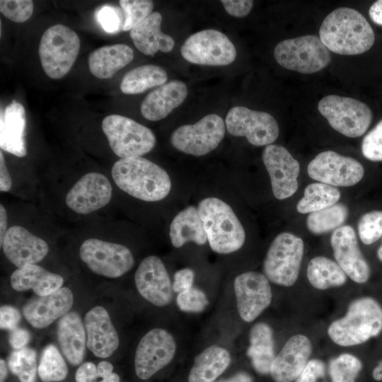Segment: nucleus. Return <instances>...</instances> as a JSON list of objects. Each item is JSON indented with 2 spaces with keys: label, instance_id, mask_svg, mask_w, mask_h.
I'll return each mask as SVG.
<instances>
[{
  "label": "nucleus",
  "instance_id": "obj_1",
  "mask_svg": "<svg viewBox=\"0 0 382 382\" xmlns=\"http://www.w3.org/2000/svg\"><path fill=\"white\" fill-rule=\"evenodd\" d=\"M319 37L329 51L342 55L364 53L375 41L374 30L366 18L347 7L337 8L325 18Z\"/></svg>",
  "mask_w": 382,
  "mask_h": 382
},
{
  "label": "nucleus",
  "instance_id": "obj_2",
  "mask_svg": "<svg viewBox=\"0 0 382 382\" xmlns=\"http://www.w3.org/2000/svg\"><path fill=\"white\" fill-rule=\"evenodd\" d=\"M111 175L120 190L145 202L160 201L166 197L171 190L168 173L141 156L117 160L112 167Z\"/></svg>",
  "mask_w": 382,
  "mask_h": 382
},
{
  "label": "nucleus",
  "instance_id": "obj_3",
  "mask_svg": "<svg viewBox=\"0 0 382 382\" xmlns=\"http://www.w3.org/2000/svg\"><path fill=\"white\" fill-rule=\"evenodd\" d=\"M381 332L382 306L369 296L352 301L346 314L333 321L328 328L331 340L342 347L364 343Z\"/></svg>",
  "mask_w": 382,
  "mask_h": 382
},
{
  "label": "nucleus",
  "instance_id": "obj_4",
  "mask_svg": "<svg viewBox=\"0 0 382 382\" xmlns=\"http://www.w3.org/2000/svg\"><path fill=\"white\" fill-rule=\"evenodd\" d=\"M197 209L211 249L219 254L237 251L244 244L245 232L231 207L222 199L209 197Z\"/></svg>",
  "mask_w": 382,
  "mask_h": 382
},
{
  "label": "nucleus",
  "instance_id": "obj_5",
  "mask_svg": "<svg viewBox=\"0 0 382 382\" xmlns=\"http://www.w3.org/2000/svg\"><path fill=\"white\" fill-rule=\"evenodd\" d=\"M81 46L78 35L62 24H56L42 34L38 53L42 67L48 77L59 79L74 65Z\"/></svg>",
  "mask_w": 382,
  "mask_h": 382
},
{
  "label": "nucleus",
  "instance_id": "obj_6",
  "mask_svg": "<svg viewBox=\"0 0 382 382\" xmlns=\"http://www.w3.org/2000/svg\"><path fill=\"white\" fill-rule=\"evenodd\" d=\"M102 129L111 149L120 158L141 156L156 145L153 132L127 117L110 115L103 119Z\"/></svg>",
  "mask_w": 382,
  "mask_h": 382
},
{
  "label": "nucleus",
  "instance_id": "obj_7",
  "mask_svg": "<svg viewBox=\"0 0 382 382\" xmlns=\"http://www.w3.org/2000/svg\"><path fill=\"white\" fill-rule=\"evenodd\" d=\"M274 56L282 67L306 74L322 70L331 60L328 48L313 35L281 41L274 48Z\"/></svg>",
  "mask_w": 382,
  "mask_h": 382
},
{
  "label": "nucleus",
  "instance_id": "obj_8",
  "mask_svg": "<svg viewBox=\"0 0 382 382\" xmlns=\"http://www.w3.org/2000/svg\"><path fill=\"white\" fill-rule=\"evenodd\" d=\"M304 251L303 240L283 232L272 242L263 262V272L271 282L291 286L297 280Z\"/></svg>",
  "mask_w": 382,
  "mask_h": 382
},
{
  "label": "nucleus",
  "instance_id": "obj_9",
  "mask_svg": "<svg viewBox=\"0 0 382 382\" xmlns=\"http://www.w3.org/2000/svg\"><path fill=\"white\" fill-rule=\"evenodd\" d=\"M318 109L334 129L348 137L364 134L372 120L369 107L352 98L328 95L319 101Z\"/></svg>",
  "mask_w": 382,
  "mask_h": 382
},
{
  "label": "nucleus",
  "instance_id": "obj_10",
  "mask_svg": "<svg viewBox=\"0 0 382 382\" xmlns=\"http://www.w3.org/2000/svg\"><path fill=\"white\" fill-rule=\"evenodd\" d=\"M224 120L216 114L203 117L193 125L178 127L172 133L170 143L178 151L201 156L214 150L225 135Z\"/></svg>",
  "mask_w": 382,
  "mask_h": 382
},
{
  "label": "nucleus",
  "instance_id": "obj_11",
  "mask_svg": "<svg viewBox=\"0 0 382 382\" xmlns=\"http://www.w3.org/2000/svg\"><path fill=\"white\" fill-rule=\"evenodd\" d=\"M79 255L93 272L109 278L121 277L134 265L133 255L127 247L97 238L84 241Z\"/></svg>",
  "mask_w": 382,
  "mask_h": 382
},
{
  "label": "nucleus",
  "instance_id": "obj_12",
  "mask_svg": "<svg viewBox=\"0 0 382 382\" xmlns=\"http://www.w3.org/2000/svg\"><path fill=\"white\" fill-rule=\"evenodd\" d=\"M180 53L189 62L209 66L228 65L236 57V47L228 37L213 29L199 31L188 37Z\"/></svg>",
  "mask_w": 382,
  "mask_h": 382
},
{
  "label": "nucleus",
  "instance_id": "obj_13",
  "mask_svg": "<svg viewBox=\"0 0 382 382\" xmlns=\"http://www.w3.org/2000/svg\"><path fill=\"white\" fill-rule=\"evenodd\" d=\"M225 124L230 134L245 137L250 144L257 146L272 144L279 133L277 122L273 116L244 106L231 108Z\"/></svg>",
  "mask_w": 382,
  "mask_h": 382
},
{
  "label": "nucleus",
  "instance_id": "obj_14",
  "mask_svg": "<svg viewBox=\"0 0 382 382\" xmlns=\"http://www.w3.org/2000/svg\"><path fill=\"white\" fill-rule=\"evenodd\" d=\"M307 172L312 179L320 183L334 187H349L362 179L364 169L353 158L325 151L309 162Z\"/></svg>",
  "mask_w": 382,
  "mask_h": 382
},
{
  "label": "nucleus",
  "instance_id": "obj_15",
  "mask_svg": "<svg viewBox=\"0 0 382 382\" xmlns=\"http://www.w3.org/2000/svg\"><path fill=\"white\" fill-rule=\"evenodd\" d=\"M176 351L173 336L162 328L149 331L139 341L136 349L134 368L137 376L143 380L168 364Z\"/></svg>",
  "mask_w": 382,
  "mask_h": 382
},
{
  "label": "nucleus",
  "instance_id": "obj_16",
  "mask_svg": "<svg viewBox=\"0 0 382 382\" xmlns=\"http://www.w3.org/2000/svg\"><path fill=\"white\" fill-rule=\"evenodd\" d=\"M233 285L238 312L245 322L255 320L271 303V286L262 273L243 272L236 277Z\"/></svg>",
  "mask_w": 382,
  "mask_h": 382
},
{
  "label": "nucleus",
  "instance_id": "obj_17",
  "mask_svg": "<svg viewBox=\"0 0 382 382\" xmlns=\"http://www.w3.org/2000/svg\"><path fill=\"white\" fill-rule=\"evenodd\" d=\"M263 163L269 173L274 196L278 199L291 197L298 189L300 165L284 146L270 144L262 152Z\"/></svg>",
  "mask_w": 382,
  "mask_h": 382
},
{
  "label": "nucleus",
  "instance_id": "obj_18",
  "mask_svg": "<svg viewBox=\"0 0 382 382\" xmlns=\"http://www.w3.org/2000/svg\"><path fill=\"white\" fill-rule=\"evenodd\" d=\"M112 192V185L106 176L100 173H88L69 190L65 202L74 212L88 214L106 206L111 199Z\"/></svg>",
  "mask_w": 382,
  "mask_h": 382
},
{
  "label": "nucleus",
  "instance_id": "obj_19",
  "mask_svg": "<svg viewBox=\"0 0 382 382\" xmlns=\"http://www.w3.org/2000/svg\"><path fill=\"white\" fill-rule=\"evenodd\" d=\"M134 282L137 291L156 306L168 305L173 299V284L163 261L157 256L145 257L139 264Z\"/></svg>",
  "mask_w": 382,
  "mask_h": 382
},
{
  "label": "nucleus",
  "instance_id": "obj_20",
  "mask_svg": "<svg viewBox=\"0 0 382 382\" xmlns=\"http://www.w3.org/2000/svg\"><path fill=\"white\" fill-rule=\"evenodd\" d=\"M330 244L337 263L354 282L364 284L370 277V267L358 244L356 233L349 225L335 229Z\"/></svg>",
  "mask_w": 382,
  "mask_h": 382
},
{
  "label": "nucleus",
  "instance_id": "obj_21",
  "mask_svg": "<svg viewBox=\"0 0 382 382\" xmlns=\"http://www.w3.org/2000/svg\"><path fill=\"white\" fill-rule=\"evenodd\" d=\"M312 353L309 339L303 335L291 337L275 356L270 375L275 382H294L301 374Z\"/></svg>",
  "mask_w": 382,
  "mask_h": 382
},
{
  "label": "nucleus",
  "instance_id": "obj_22",
  "mask_svg": "<svg viewBox=\"0 0 382 382\" xmlns=\"http://www.w3.org/2000/svg\"><path fill=\"white\" fill-rule=\"evenodd\" d=\"M1 247L7 259L18 268L41 261L49 251L43 239L21 226L8 228Z\"/></svg>",
  "mask_w": 382,
  "mask_h": 382
},
{
  "label": "nucleus",
  "instance_id": "obj_23",
  "mask_svg": "<svg viewBox=\"0 0 382 382\" xmlns=\"http://www.w3.org/2000/svg\"><path fill=\"white\" fill-rule=\"evenodd\" d=\"M73 302L71 291L61 287L50 294L29 301L23 306V313L32 326L42 328L69 313Z\"/></svg>",
  "mask_w": 382,
  "mask_h": 382
},
{
  "label": "nucleus",
  "instance_id": "obj_24",
  "mask_svg": "<svg viewBox=\"0 0 382 382\" xmlns=\"http://www.w3.org/2000/svg\"><path fill=\"white\" fill-rule=\"evenodd\" d=\"M86 345L96 357L111 356L119 346V337L108 311L102 306L91 309L84 317Z\"/></svg>",
  "mask_w": 382,
  "mask_h": 382
},
{
  "label": "nucleus",
  "instance_id": "obj_25",
  "mask_svg": "<svg viewBox=\"0 0 382 382\" xmlns=\"http://www.w3.org/2000/svg\"><path fill=\"white\" fill-rule=\"evenodd\" d=\"M187 95V88L183 81L174 80L167 82L144 98L140 105L141 113L148 120H161L180 106Z\"/></svg>",
  "mask_w": 382,
  "mask_h": 382
},
{
  "label": "nucleus",
  "instance_id": "obj_26",
  "mask_svg": "<svg viewBox=\"0 0 382 382\" xmlns=\"http://www.w3.org/2000/svg\"><path fill=\"white\" fill-rule=\"evenodd\" d=\"M25 110L23 105L13 100L0 117V147L17 157L27 154L25 146Z\"/></svg>",
  "mask_w": 382,
  "mask_h": 382
},
{
  "label": "nucleus",
  "instance_id": "obj_27",
  "mask_svg": "<svg viewBox=\"0 0 382 382\" xmlns=\"http://www.w3.org/2000/svg\"><path fill=\"white\" fill-rule=\"evenodd\" d=\"M57 337L61 350L68 361L74 366L80 364L86 351V332L77 313L69 312L60 318Z\"/></svg>",
  "mask_w": 382,
  "mask_h": 382
},
{
  "label": "nucleus",
  "instance_id": "obj_28",
  "mask_svg": "<svg viewBox=\"0 0 382 382\" xmlns=\"http://www.w3.org/2000/svg\"><path fill=\"white\" fill-rule=\"evenodd\" d=\"M161 22V14L153 12L130 30V37L141 53L154 55L158 51L169 52L174 47V40L162 33Z\"/></svg>",
  "mask_w": 382,
  "mask_h": 382
},
{
  "label": "nucleus",
  "instance_id": "obj_29",
  "mask_svg": "<svg viewBox=\"0 0 382 382\" xmlns=\"http://www.w3.org/2000/svg\"><path fill=\"white\" fill-rule=\"evenodd\" d=\"M11 285L18 291L33 289L38 296L50 294L60 289L64 279L36 265L29 264L16 270L11 275Z\"/></svg>",
  "mask_w": 382,
  "mask_h": 382
},
{
  "label": "nucleus",
  "instance_id": "obj_30",
  "mask_svg": "<svg viewBox=\"0 0 382 382\" xmlns=\"http://www.w3.org/2000/svg\"><path fill=\"white\" fill-rule=\"evenodd\" d=\"M133 59V50L125 44L105 45L89 54L88 68L91 73L98 79H110Z\"/></svg>",
  "mask_w": 382,
  "mask_h": 382
},
{
  "label": "nucleus",
  "instance_id": "obj_31",
  "mask_svg": "<svg viewBox=\"0 0 382 382\" xmlns=\"http://www.w3.org/2000/svg\"><path fill=\"white\" fill-rule=\"evenodd\" d=\"M169 236L175 248L188 242L204 245L208 241L197 207L188 206L175 215L170 225Z\"/></svg>",
  "mask_w": 382,
  "mask_h": 382
},
{
  "label": "nucleus",
  "instance_id": "obj_32",
  "mask_svg": "<svg viewBox=\"0 0 382 382\" xmlns=\"http://www.w3.org/2000/svg\"><path fill=\"white\" fill-rule=\"evenodd\" d=\"M231 363L229 352L220 346L212 345L199 354L188 375V382H214Z\"/></svg>",
  "mask_w": 382,
  "mask_h": 382
},
{
  "label": "nucleus",
  "instance_id": "obj_33",
  "mask_svg": "<svg viewBox=\"0 0 382 382\" xmlns=\"http://www.w3.org/2000/svg\"><path fill=\"white\" fill-rule=\"evenodd\" d=\"M250 347L247 354L255 370L260 374H268L275 357L273 332L265 323H255L251 328Z\"/></svg>",
  "mask_w": 382,
  "mask_h": 382
},
{
  "label": "nucleus",
  "instance_id": "obj_34",
  "mask_svg": "<svg viewBox=\"0 0 382 382\" xmlns=\"http://www.w3.org/2000/svg\"><path fill=\"white\" fill-rule=\"evenodd\" d=\"M166 71L154 64L137 66L127 72L120 83V90L125 94H139L166 83Z\"/></svg>",
  "mask_w": 382,
  "mask_h": 382
},
{
  "label": "nucleus",
  "instance_id": "obj_35",
  "mask_svg": "<svg viewBox=\"0 0 382 382\" xmlns=\"http://www.w3.org/2000/svg\"><path fill=\"white\" fill-rule=\"evenodd\" d=\"M347 277L336 262L324 256L312 258L307 267V278L310 284L318 289L342 286L347 282Z\"/></svg>",
  "mask_w": 382,
  "mask_h": 382
},
{
  "label": "nucleus",
  "instance_id": "obj_36",
  "mask_svg": "<svg viewBox=\"0 0 382 382\" xmlns=\"http://www.w3.org/2000/svg\"><path fill=\"white\" fill-rule=\"evenodd\" d=\"M340 199V192L337 187L320 182L313 183L305 188L296 209L301 214H310L330 207Z\"/></svg>",
  "mask_w": 382,
  "mask_h": 382
},
{
  "label": "nucleus",
  "instance_id": "obj_37",
  "mask_svg": "<svg viewBox=\"0 0 382 382\" xmlns=\"http://www.w3.org/2000/svg\"><path fill=\"white\" fill-rule=\"evenodd\" d=\"M349 214L348 208L342 203H336L321 210L310 213L306 226L313 234H323L340 228Z\"/></svg>",
  "mask_w": 382,
  "mask_h": 382
},
{
  "label": "nucleus",
  "instance_id": "obj_38",
  "mask_svg": "<svg viewBox=\"0 0 382 382\" xmlns=\"http://www.w3.org/2000/svg\"><path fill=\"white\" fill-rule=\"evenodd\" d=\"M37 372L43 382L60 381L66 377V364L55 346L50 345L44 349Z\"/></svg>",
  "mask_w": 382,
  "mask_h": 382
},
{
  "label": "nucleus",
  "instance_id": "obj_39",
  "mask_svg": "<svg viewBox=\"0 0 382 382\" xmlns=\"http://www.w3.org/2000/svg\"><path fill=\"white\" fill-rule=\"evenodd\" d=\"M363 369L361 361L351 354H342L331 359L328 374L331 382H356Z\"/></svg>",
  "mask_w": 382,
  "mask_h": 382
},
{
  "label": "nucleus",
  "instance_id": "obj_40",
  "mask_svg": "<svg viewBox=\"0 0 382 382\" xmlns=\"http://www.w3.org/2000/svg\"><path fill=\"white\" fill-rule=\"evenodd\" d=\"M8 366L21 382H35L37 362L34 349L23 347L13 351L8 359Z\"/></svg>",
  "mask_w": 382,
  "mask_h": 382
},
{
  "label": "nucleus",
  "instance_id": "obj_41",
  "mask_svg": "<svg viewBox=\"0 0 382 382\" xmlns=\"http://www.w3.org/2000/svg\"><path fill=\"white\" fill-rule=\"evenodd\" d=\"M119 4L125 16L122 31L131 30L150 16L154 8L149 0H120Z\"/></svg>",
  "mask_w": 382,
  "mask_h": 382
},
{
  "label": "nucleus",
  "instance_id": "obj_42",
  "mask_svg": "<svg viewBox=\"0 0 382 382\" xmlns=\"http://www.w3.org/2000/svg\"><path fill=\"white\" fill-rule=\"evenodd\" d=\"M359 238L371 245L382 237V211L374 210L361 216L358 222Z\"/></svg>",
  "mask_w": 382,
  "mask_h": 382
},
{
  "label": "nucleus",
  "instance_id": "obj_43",
  "mask_svg": "<svg viewBox=\"0 0 382 382\" xmlns=\"http://www.w3.org/2000/svg\"><path fill=\"white\" fill-rule=\"evenodd\" d=\"M95 17L108 33L115 34L122 30L125 16L121 7L104 4L96 10Z\"/></svg>",
  "mask_w": 382,
  "mask_h": 382
},
{
  "label": "nucleus",
  "instance_id": "obj_44",
  "mask_svg": "<svg viewBox=\"0 0 382 382\" xmlns=\"http://www.w3.org/2000/svg\"><path fill=\"white\" fill-rule=\"evenodd\" d=\"M33 1L30 0H1L0 11L7 18L16 23L28 21L33 12Z\"/></svg>",
  "mask_w": 382,
  "mask_h": 382
},
{
  "label": "nucleus",
  "instance_id": "obj_45",
  "mask_svg": "<svg viewBox=\"0 0 382 382\" xmlns=\"http://www.w3.org/2000/svg\"><path fill=\"white\" fill-rule=\"evenodd\" d=\"M176 303L181 311L190 313L202 312L209 303L206 294L196 287L179 293Z\"/></svg>",
  "mask_w": 382,
  "mask_h": 382
},
{
  "label": "nucleus",
  "instance_id": "obj_46",
  "mask_svg": "<svg viewBox=\"0 0 382 382\" xmlns=\"http://www.w3.org/2000/svg\"><path fill=\"white\" fill-rule=\"evenodd\" d=\"M361 152L370 161H382V120L364 137Z\"/></svg>",
  "mask_w": 382,
  "mask_h": 382
},
{
  "label": "nucleus",
  "instance_id": "obj_47",
  "mask_svg": "<svg viewBox=\"0 0 382 382\" xmlns=\"http://www.w3.org/2000/svg\"><path fill=\"white\" fill-rule=\"evenodd\" d=\"M295 382H328L324 362L318 359L309 360Z\"/></svg>",
  "mask_w": 382,
  "mask_h": 382
},
{
  "label": "nucleus",
  "instance_id": "obj_48",
  "mask_svg": "<svg viewBox=\"0 0 382 382\" xmlns=\"http://www.w3.org/2000/svg\"><path fill=\"white\" fill-rule=\"evenodd\" d=\"M195 272L190 268H183L178 270L173 277V289L176 293H181L192 287Z\"/></svg>",
  "mask_w": 382,
  "mask_h": 382
},
{
  "label": "nucleus",
  "instance_id": "obj_49",
  "mask_svg": "<svg viewBox=\"0 0 382 382\" xmlns=\"http://www.w3.org/2000/svg\"><path fill=\"white\" fill-rule=\"evenodd\" d=\"M226 11L234 17H244L251 11L253 1L251 0H222Z\"/></svg>",
  "mask_w": 382,
  "mask_h": 382
},
{
  "label": "nucleus",
  "instance_id": "obj_50",
  "mask_svg": "<svg viewBox=\"0 0 382 382\" xmlns=\"http://www.w3.org/2000/svg\"><path fill=\"white\" fill-rule=\"evenodd\" d=\"M21 313L14 307L3 306L0 308V327L1 329L12 330L18 328Z\"/></svg>",
  "mask_w": 382,
  "mask_h": 382
},
{
  "label": "nucleus",
  "instance_id": "obj_51",
  "mask_svg": "<svg viewBox=\"0 0 382 382\" xmlns=\"http://www.w3.org/2000/svg\"><path fill=\"white\" fill-rule=\"evenodd\" d=\"M98 378L97 366L91 362L81 365L75 374L76 382H96Z\"/></svg>",
  "mask_w": 382,
  "mask_h": 382
},
{
  "label": "nucleus",
  "instance_id": "obj_52",
  "mask_svg": "<svg viewBox=\"0 0 382 382\" xmlns=\"http://www.w3.org/2000/svg\"><path fill=\"white\" fill-rule=\"evenodd\" d=\"M30 335L27 330L16 328L9 334L8 342L15 349L23 348L30 341Z\"/></svg>",
  "mask_w": 382,
  "mask_h": 382
},
{
  "label": "nucleus",
  "instance_id": "obj_53",
  "mask_svg": "<svg viewBox=\"0 0 382 382\" xmlns=\"http://www.w3.org/2000/svg\"><path fill=\"white\" fill-rule=\"evenodd\" d=\"M12 187V180L7 168L2 151H0V190L8 192Z\"/></svg>",
  "mask_w": 382,
  "mask_h": 382
},
{
  "label": "nucleus",
  "instance_id": "obj_54",
  "mask_svg": "<svg viewBox=\"0 0 382 382\" xmlns=\"http://www.w3.org/2000/svg\"><path fill=\"white\" fill-rule=\"evenodd\" d=\"M369 15L374 23L382 26V0L376 1L371 6Z\"/></svg>",
  "mask_w": 382,
  "mask_h": 382
},
{
  "label": "nucleus",
  "instance_id": "obj_55",
  "mask_svg": "<svg viewBox=\"0 0 382 382\" xmlns=\"http://www.w3.org/2000/svg\"><path fill=\"white\" fill-rule=\"evenodd\" d=\"M8 215L4 206L0 204V245L3 243V240L8 230Z\"/></svg>",
  "mask_w": 382,
  "mask_h": 382
},
{
  "label": "nucleus",
  "instance_id": "obj_56",
  "mask_svg": "<svg viewBox=\"0 0 382 382\" xmlns=\"http://www.w3.org/2000/svg\"><path fill=\"white\" fill-rule=\"evenodd\" d=\"M112 365L106 361H100L97 366L98 378H103L110 375L112 373Z\"/></svg>",
  "mask_w": 382,
  "mask_h": 382
},
{
  "label": "nucleus",
  "instance_id": "obj_57",
  "mask_svg": "<svg viewBox=\"0 0 382 382\" xmlns=\"http://www.w3.org/2000/svg\"><path fill=\"white\" fill-rule=\"evenodd\" d=\"M217 382H253L251 376L245 372H239L226 380Z\"/></svg>",
  "mask_w": 382,
  "mask_h": 382
},
{
  "label": "nucleus",
  "instance_id": "obj_58",
  "mask_svg": "<svg viewBox=\"0 0 382 382\" xmlns=\"http://www.w3.org/2000/svg\"><path fill=\"white\" fill-rule=\"evenodd\" d=\"M371 377L376 382L382 381V359L374 367L371 371Z\"/></svg>",
  "mask_w": 382,
  "mask_h": 382
},
{
  "label": "nucleus",
  "instance_id": "obj_59",
  "mask_svg": "<svg viewBox=\"0 0 382 382\" xmlns=\"http://www.w3.org/2000/svg\"><path fill=\"white\" fill-rule=\"evenodd\" d=\"M8 370L4 360H0V382H4L7 376Z\"/></svg>",
  "mask_w": 382,
  "mask_h": 382
},
{
  "label": "nucleus",
  "instance_id": "obj_60",
  "mask_svg": "<svg viewBox=\"0 0 382 382\" xmlns=\"http://www.w3.org/2000/svg\"><path fill=\"white\" fill-rule=\"evenodd\" d=\"M120 381V377L119 376L115 373H112L110 375L103 378L100 381L98 382H119Z\"/></svg>",
  "mask_w": 382,
  "mask_h": 382
},
{
  "label": "nucleus",
  "instance_id": "obj_61",
  "mask_svg": "<svg viewBox=\"0 0 382 382\" xmlns=\"http://www.w3.org/2000/svg\"><path fill=\"white\" fill-rule=\"evenodd\" d=\"M377 256L379 260L382 262V243L377 250Z\"/></svg>",
  "mask_w": 382,
  "mask_h": 382
}]
</instances>
